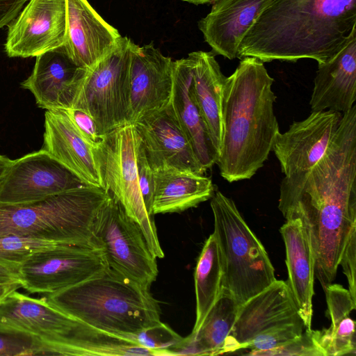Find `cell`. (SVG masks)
Masks as SVG:
<instances>
[{
  "label": "cell",
  "mask_w": 356,
  "mask_h": 356,
  "mask_svg": "<svg viewBox=\"0 0 356 356\" xmlns=\"http://www.w3.org/2000/svg\"><path fill=\"white\" fill-rule=\"evenodd\" d=\"M65 47L72 60L89 69L117 45L121 35L106 22L88 0H66Z\"/></svg>",
  "instance_id": "obj_20"
},
{
  "label": "cell",
  "mask_w": 356,
  "mask_h": 356,
  "mask_svg": "<svg viewBox=\"0 0 356 356\" xmlns=\"http://www.w3.org/2000/svg\"><path fill=\"white\" fill-rule=\"evenodd\" d=\"M274 79L255 57L241 59L223 90V137L216 164L229 183L250 179L268 159L280 132Z\"/></svg>",
  "instance_id": "obj_3"
},
{
  "label": "cell",
  "mask_w": 356,
  "mask_h": 356,
  "mask_svg": "<svg viewBox=\"0 0 356 356\" xmlns=\"http://www.w3.org/2000/svg\"><path fill=\"white\" fill-rule=\"evenodd\" d=\"M93 235L109 268L149 289L159 270L140 226L111 194L93 222Z\"/></svg>",
  "instance_id": "obj_9"
},
{
  "label": "cell",
  "mask_w": 356,
  "mask_h": 356,
  "mask_svg": "<svg viewBox=\"0 0 356 356\" xmlns=\"http://www.w3.org/2000/svg\"><path fill=\"white\" fill-rule=\"evenodd\" d=\"M356 99V38L328 62L318 63L309 104L312 111L343 113Z\"/></svg>",
  "instance_id": "obj_23"
},
{
  "label": "cell",
  "mask_w": 356,
  "mask_h": 356,
  "mask_svg": "<svg viewBox=\"0 0 356 356\" xmlns=\"http://www.w3.org/2000/svg\"><path fill=\"white\" fill-rule=\"evenodd\" d=\"M46 295L51 305L73 318L130 341L161 322L160 306L149 289L108 266L85 281Z\"/></svg>",
  "instance_id": "obj_4"
},
{
  "label": "cell",
  "mask_w": 356,
  "mask_h": 356,
  "mask_svg": "<svg viewBox=\"0 0 356 356\" xmlns=\"http://www.w3.org/2000/svg\"><path fill=\"white\" fill-rule=\"evenodd\" d=\"M196 318L189 337L198 332L206 316L223 289V268L217 238L212 233L206 240L194 273Z\"/></svg>",
  "instance_id": "obj_29"
},
{
  "label": "cell",
  "mask_w": 356,
  "mask_h": 356,
  "mask_svg": "<svg viewBox=\"0 0 356 356\" xmlns=\"http://www.w3.org/2000/svg\"><path fill=\"white\" fill-rule=\"evenodd\" d=\"M16 282H20L19 267L0 265V283Z\"/></svg>",
  "instance_id": "obj_38"
},
{
  "label": "cell",
  "mask_w": 356,
  "mask_h": 356,
  "mask_svg": "<svg viewBox=\"0 0 356 356\" xmlns=\"http://www.w3.org/2000/svg\"><path fill=\"white\" fill-rule=\"evenodd\" d=\"M286 249L288 284L305 327L311 328L315 259L309 232L302 220L291 218L280 227Z\"/></svg>",
  "instance_id": "obj_22"
},
{
  "label": "cell",
  "mask_w": 356,
  "mask_h": 356,
  "mask_svg": "<svg viewBox=\"0 0 356 356\" xmlns=\"http://www.w3.org/2000/svg\"><path fill=\"white\" fill-rule=\"evenodd\" d=\"M97 148L79 133L65 110L46 111L42 149L69 169L86 185L104 189Z\"/></svg>",
  "instance_id": "obj_19"
},
{
  "label": "cell",
  "mask_w": 356,
  "mask_h": 356,
  "mask_svg": "<svg viewBox=\"0 0 356 356\" xmlns=\"http://www.w3.org/2000/svg\"><path fill=\"white\" fill-rule=\"evenodd\" d=\"M79 321L51 305L14 291L0 302V332L35 337L46 355H60V348Z\"/></svg>",
  "instance_id": "obj_12"
},
{
  "label": "cell",
  "mask_w": 356,
  "mask_h": 356,
  "mask_svg": "<svg viewBox=\"0 0 356 356\" xmlns=\"http://www.w3.org/2000/svg\"><path fill=\"white\" fill-rule=\"evenodd\" d=\"M324 291L331 325L319 330L320 344L326 356L355 355V322L350 314L355 309L356 302L340 284L331 283Z\"/></svg>",
  "instance_id": "obj_28"
},
{
  "label": "cell",
  "mask_w": 356,
  "mask_h": 356,
  "mask_svg": "<svg viewBox=\"0 0 356 356\" xmlns=\"http://www.w3.org/2000/svg\"><path fill=\"white\" fill-rule=\"evenodd\" d=\"M58 244L22 236H0V265L19 267L33 252Z\"/></svg>",
  "instance_id": "obj_31"
},
{
  "label": "cell",
  "mask_w": 356,
  "mask_h": 356,
  "mask_svg": "<svg viewBox=\"0 0 356 356\" xmlns=\"http://www.w3.org/2000/svg\"><path fill=\"white\" fill-rule=\"evenodd\" d=\"M109 196L104 188L86 185L36 202H0V236L99 248L93 222Z\"/></svg>",
  "instance_id": "obj_5"
},
{
  "label": "cell",
  "mask_w": 356,
  "mask_h": 356,
  "mask_svg": "<svg viewBox=\"0 0 356 356\" xmlns=\"http://www.w3.org/2000/svg\"><path fill=\"white\" fill-rule=\"evenodd\" d=\"M300 321L302 320L286 282L276 280L240 306L223 354L245 349L255 337Z\"/></svg>",
  "instance_id": "obj_15"
},
{
  "label": "cell",
  "mask_w": 356,
  "mask_h": 356,
  "mask_svg": "<svg viewBox=\"0 0 356 356\" xmlns=\"http://www.w3.org/2000/svg\"><path fill=\"white\" fill-rule=\"evenodd\" d=\"M87 70L72 60L63 44L36 56L31 74L21 86L32 92L40 108L65 110L72 108Z\"/></svg>",
  "instance_id": "obj_18"
},
{
  "label": "cell",
  "mask_w": 356,
  "mask_h": 356,
  "mask_svg": "<svg viewBox=\"0 0 356 356\" xmlns=\"http://www.w3.org/2000/svg\"><path fill=\"white\" fill-rule=\"evenodd\" d=\"M170 103L196 157L207 170L216 164L219 153L212 143L193 92L192 71L188 56L173 61Z\"/></svg>",
  "instance_id": "obj_24"
},
{
  "label": "cell",
  "mask_w": 356,
  "mask_h": 356,
  "mask_svg": "<svg viewBox=\"0 0 356 356\" xmlns=\"http://www.w3.org/2000/svg\"><path fill=\"white\" fill-rule=\"evenodd\" d=\"M355 257H356V226L349 232L343 252L339 261L343 273L346 275L348 291L354 301L356 302L355 286Z\"/></svg>",
  "instance_id": "obj_36"
},
{
  "label": "cell",
  "mask_w": 356,
  "mask_h": 356,
  "mask_svg": "<svg viewBox=\"0 0 356 356\" xmlns=\"http://www.w3.org/2000/svg\"><path fill=\"white\" fill-rule=\"evenodd\" d=\"M65 111L79 133L92 146L97 147L105 135L99 133L94 119L79 109L70 108Z\"/></svg>",
  "instance_id": "obj_35"
},
{
  "label": "cell",
  "mask_w": 356,
  "mask_h": 356,
  "mask_svg": "<svg viewBox=\"0 0 356 356\" xmlns=\"http://www.w3.org/2000/svg\"><path fill=\"white\" fill-rule=\"evenodd\" d=\"M138 134L134 125L126 124L105 134L97 148L104 189L122 206L141 228L150 251L164 257L154 217L147 211L140 192L136 164Z\"/></svg>",
  "instance_id": "obj_7"
},
{
  "label": "cell",
  "mask_w": 356,
  "mask_h": 356,
  "mask_svg": "<svg viewBox=\"0 0 356 356\" xmlns=\"http://www.w3.org/2000/svg\"><path fill=\"white\" fill-rule=\"evenodd\" d=\"M152 213H180L211 198L215 186L204 175L171 169L154 171Z\"/></svg>",
  "instance_id": "obj_26"
},
{
  "label": "cell",
  "mask_w": 356,
  "mask_h": 356,
  "mask_svg": "<svg viewBox=\"0 0 356 356\" xmlns=\"http://www.w3.org/2000/svg\"><path fill=\"white\" fill-rule=\"evenodd\" d=\"M319 330L307 328L300 336L277 348L257 352L259 356H326L319 342Z\"/></svg>",
  "instance_id": "obj_32"
},
{
  "label": "cell",
  "mask_w": 356,
  "mask_h": 356,
  "mask_svg": "<svg viewBox=\"0 0 356 356\" xmlns=\"http://www.w3.org/2000/svg\"><path fill=\"white\" fill-rule=\"evenodd\" d=\"M356 38V0H270L241 41L238 58L328 62Z\"/></svg>",
  "instance_id": "obj_2"
},
{
  "label": "cell",
  "mask_w": 356,
  "mask_h": 356,
  "mask_svg": "<svg viewBox=\"0 0 356 356\" xmlns=\"http://www.w3.org/2000/svg\"><path fill=\"white\" fill-rule=\"evenodd\" d=\"M184 338L161 321L133 336L131 341L155 355H178Z\"/></svg>",
  "instance_id": "obj_30"
},
{
  "label": "cell",
  "mask_w": 356,
  "mask_h": 356,
  "mask_svg": "<svg viewBox=\"0 0 356 356\" xmlns=\"http://www.w3.org/2000/svg\"><path fill=\"white\" fill-rule=\"evenodd\" d=\"M12 161L8 157L0 155V183L6 174Z\"/></svg>",
  "instance_id": "obj_40"
},
{
  "label": "cell",
  "mask_w": 356,
  "mask_h": 356,
  "mask_svg": "<svg viewBox=\"0 0 356 356\" xmlns=\"http://www.w3.org/2000/svg\"><path fill=\"white\" fill-rule=\"evenodd\" d=\"M83 186L79 177L42 149L12 161L0 183V202H36Z\"/></svg>",
  "instance_id": "obj_11"
},
{
  "label": "cell",
  "mask_w": 356,
  "mask_h": 356,
  "mask_svg": "<svg viewBox=\"0 0 356 356\" xmlns=\"http://www.w3.org/2000/svg\"><path fill=\"white\" fill-rule=\"evenodd\" d=\"M214 231L222 258L223 289L241 305L276 279L261 241L241 215L234 202L219 191L211 198Z\"/></svg>",
  "instance_id": "obj_6"
},
{
  "label": "cell",
  "mask_w": 356,
  "mask_h": 356,
  "mask_svg": "<svg viewBox=\"0 0 356 356\" xmlns=\"http://www.w3.org/2000/svg\"><path fill=\"white\" fill-rule=\"evenodd\" d=\"M133 125L153 171L171 169L199 175L206 172L181 127L170 102L161 111Z\"/></svg>",
  "instance_id": "obj_17"
},
{
  "label": "cell",
  "mask_w": 356,
  "mask_h": 356,
  "mask_svg": "<svg viewBox=\"0 0 356 356\" xmlns=\"http://www.w3.org/2000/svg\"><path fill=\"white\" fill-rule=\"evenodd\" d=\"M278 209L308 230L315 276L323 289L335 279L350 230L356 226V105L343 113L323 156L308 171L284 177Z\"/></svg>",
  "instance_id": "obj_1"
},
{
  "label": "cell",
  "mask_w": 356,
  "mask_h": 356,
  "mask_svg": "<svg viewBox=\"0 0 356 356\" xmlns=\"http://www.w3.org/2000/svg\"><path fill=\"white\" fill-rule=\"evenodd\" d=\"M240 306L232 293L223 289L197 334L184 338L179 355H222Z\"/></svg>",
  "instance_id": "obj_27"
},
{
  "label": "cell",
  "mask_w": 356,
  "mask_h": 356,
  "mask_svg": "<svg viewBox=\"0 0 356 356\" xmlns=\"http://www.w3.org/2000/svg\"><path fill=\"white\" fill-rule=\"evenodd\" d=\"M46 355L38 339L20 333L0 332V356Z\"/></svg>",
  "instance_id": "obj_33"
},
{
  "label": "cell",
  "mask_w": 356,
  "mask_h": 356,
  "mask_svg": "<svg viewBox=\"0 0 356 356\" xmlns=\"http://www.w3.org/2000/svg\"><path fill=\"white\" fill-rule=\"evenodd\" d=\"M192 71V90L212 143L219 155L223 137L222 100L226 77L213 52L188 55Z\"/></svg>",
  "instance_id": "obj_25"
},
{
  "label": "cell",
  "mask_w": 356,
  "mask_h": 356,
  "mask_svg": "<svg viewBox=\"0 0 356 356\" xmlns=\"http://www.w3.org/2000/svg\"><path fill=\"white\" fill-rule=\"evenodd\" d=\"M270 0H216L198 28L213 53L238 58V46L254 21Z\"/></svg>",
  "instance_id": "obj_21"
},
{
  "label": "cell",
  "mask_w": 356,
  "mask_h": 356,
  "mask_svg": "<svg viewBox=\"0 0 356 356\" xmlns=\"http://www.w3.org/2000/svg\"><path fill=\"white\" fill-rule=\"evenodd\" d=\"M29 0H0V29L10 24Z\"/></svg>",
  "instance_id": "obj_37"
},
{
  "label": "cell",
  "mask_w": 356,
  "mask_h": 356,
  "mask_svg": "<svg viewBox=\"0 0 356 356\" xmlns=\"http://www.w3.org/2000/svg\"><path fill=\"white\" fill-rule=\"evenodd\" d=\"M134 42L127 36L88 69L72 108L87 113L105 135L127 124Z\"/></svg>",
  "instance_id": "obj_8"
},
{
  "label": "cell",
  "mask_w": 356,
  "mask_h": 356,
  "mask_svg": "<svg viewBox=\"0 0 356 356\" xmlns=\"http://www.w3.org/2000/svg\"><path fill=\"white\" fill-rule=\"evenodd\" d=\"M107 266L102 248L60 243L31 254L20 264L19 277L29 293L49 294L85 281Z\"/></svg>",
  "instance_id": "obj_10"
},
{
  "label": "cell",
  "mask_w": 356,
  "mask_h": 356,
  "mask_svg": "<svg viewBox=\"0 0 356 356\" xmlns=\"http://www.w3.org/2000/svg\"><path fill=\"white\" fill-rule=\"evenodd\" d=\"M22 288L20 282L0 283V302L10 293Z\"/></svg>",
  "instance_id": "obj_39"
},
{
  "label": "cell",
  "mask_w": 356,
  "mask_h": 356,
  "mask_svg": "<svg viewBox=\"0 0 356 356\" xmlns=\"http://www.w3.org/2000/svg\"><path fill=\"white\" fill-rule=\"evenodd\" d=\"M342 115L330 110L312 111L305 120L293 122L286 131L277 134L272 151L284 177L309 170L323 156Z\"/></svg>",
  "instance_id": "obj_16"
},
{
  "label": "cell",
  "mask_w": 356,
  "mask_h": 356,
  "mask_svg": "<svg viewBox=\"0 0 356 356\" xmlns=\"http://www.w3.org/2000/svg\"><path fill=\"white\" fill-rule=\"evenodd\" d=\"M66 0H30L8 25L5 50L9 57L38 56L65 44Z\"/></svg>",
  "instance_id": "obj_14"
},
{
  "label": "cell",
  "mask_w": 356,
  "mask_h": 356,
  "mask_svg": "<svg viewBox=\"0 0 356 356\" xmlns=\"http://www.w3.org/2000/svg\"><path fill=\"white\" fill-rule=\"evenodd\" d=\"M136 164L139 186L145 206L149 215L154 217L152 209L154 189V171L149 165L139 135L136 149Z\"/></svg>",
  "instance_id": "obj_34"
},
{
  "label": "cell",
  "mask_w": 356,
  "mask_h": 356,
  "mask_svg": "<svg viewBox=\"0 0 356 356\" xmlns=\"http://www.w3.org/2000/svg\"><path fill=\"white\" fill-rule=\"evenodd\" d=\"M173 61L151 42L132 45L127 124L161 111L170 103L173 89Z\"/></svg>",
  "instance_id": "obj_13"
},
{
  "label": "cell",
  "mask_w": 356,
  "mask_h": 356,
  "mask_svg": "<svg viewBox=\"0 0 356 356\" xmlns=\"http://www.w3.org/2000/svg\"><path fill=\"white\" fill-rule=\"evenodd\" d=\"M195 5L204 4L207 3L214 2L216 0H181Z\"/></svg>",
  "instance_id": "obj_41"
}]
</instances>
